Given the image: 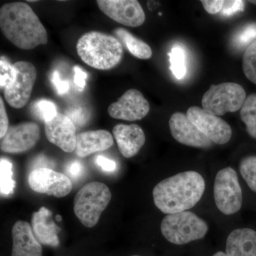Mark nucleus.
I'll return each mask as SVG.
<instances>
[{"mask_svg": "<svg viewBox=\"0 0 256 256\" xmlns=\"http://www.w3.org/2000/svg\"><path fill=\"white\" fill-rule=\"evenodd\" d=\"M150 110L149 102L137 89H129L110 104L108 112L111 118L127 121L140 120L146 117Z\"/></svg>", "mask_w": 256, "mask_h": 256, "instance_id": "obj_13", "label": "nucleus"}, {"mask_svg": "<svg viewBox=\"0 0 256 256\" xmlns=\"http://www.w3.org/2000/svg\"><path fill=\"white\" fill-rule=\"evenodd\" d=\"M98 6L106 16L124 26L137 28L146 21V14L136 0H98Z\"/></svg>", "mask_w": 256, "mask_h": 256, "instance_id": "obj_11", "label": "nucleus"}, {"mask_svg": "<svg viewBox=\"0 0 256 256\" xmlns=\"http://www.w3.org/2000/svg\"><path fill=\"white\" fill-rule=\"evenodd\" d=\"M9 120L2 98H0V138H2L9 129Z\"/></svg>", "mask_w": 256, "mask_h": 256, "instance_id": "obj_33", "label": "nucleus"}, {"mask_svg": "<svg viewBox=\"0 0 256 256\" xmlns=\"http://www.w3.org/2000/svg\"><path fill=\"white\" fill-rule=\"evenodd\" d=\"M169 126L173 138L181 144L202 149L213 146V142L182 112L172 114L170 117Z\"/></svg>", "mask_w": 256, "mask_h": 256, "instance_id": "obj_14", "label": "nucleus"}, {"mask_svg": "<svg viewBox=\"0 0 256 256\" xmlns=\"http://www.w3.org/2000/svg\"><path fill=\"white\" fill-rule=\"evenodd\" d=\"M244 6L245 2L242 0H226L224 1L223 8L220 13L224 16H232L240 12H244Z\"/></svg>", "mask_w": 256, "mask_h": 256, "instance_id": "obj_30", "label": "nucleus"}, {"mask_svg": "<svg viewBox=\"0 0 256 256\" xmlns=\"http://www.w3.org/2000/svg\"><path fill=\"white\" fill-rule=\"evenodd\" d=\"M44 132L47 140L64 152L76 150V128L66 114L58 112L54 118L44 122Z\"/></svg>", "mask_w": 256, "mask_h": 256, "instance_id": "obj_15", "label": "nucleus"}, {"mask_svg": "<svg viewBox=\"0 0 256 256\" xmlns=\"http://www.w3.org/2000/svg\"><path fill=\"white\" fill-rule=\"evenodd\" d=\"M114 34L120 40L124 42L128 50L131 54L140 60H149L152 56V50L146 42L133 36L127 30L122 28H118L114 30Z\"/></svg>", "mask_w": 256, "mask_h": 256, "instance_id": "obj_21", "label": "nucleus"}, {"mask_svg": "<svg viewBox=\"0 0 256 256\" xmlns=\"http://www.w3.org/2000/svg\"><path fill=\"white\" fill-rule=\"evenodd\" d=\"M14 78L4 88L5 100L11 107L20 109L26 106L31 97L37 73L34 66L28 62H16L13 64Z\"/></svg>", "mask_w": 256, "mask_h": 256, "instance_id": "obj_8", "label": "nucleus"}, {"mask_svg": "<svg viewBox=\"0 0 256 256\" xmlns=\"http://www.w3.org/2000/svg\"><path fill=\"white\" fill-rule=\"evenodd\" d=\"M56 220H58V222H62V216H60V214L56 216Z\"/></svg>", "mask_w": 256, "mask_h": 256, "instance_id": "obj_39", "label": "nucleus"}, {"mask_svg": "<svg viewBox=\"0 0 256 256\" xmlns=\"http://www.w3.org/2000/svg\"><path fill=\"white\" fill-rule=\"evenodd\" d=\"M112 134L119 151L126 158L136 156L146 141L142 128L136 124H116L112 129Z\"/></svg>", "mask_w": 256, "mask_h": 256, "instance_id": "obj_16", "label": "nucleus"}, {"mask_svg": "<svg viewBox=\"0 0 256 256\" xmlns=\"http://www.w3.org/2000/svg\"><path fill=\"white\" fill-rule=\"evenodd\" d=\"M67 116L72 120L75 126H82L86 120V117L80 109H76L72 110V112H68Z\"/></svg>", "mask_w": 256, "mask_h": 256, "instance_id": "obj_36", "label": "nucleus"}, {"mask_svg": "<svg viewBox=\"0 0 256 256\" xmlns=\"http://www.w3.org/2000/svg\"><path fill=\"white\" fill-rule=\"evenodd\" d=\"M0 28L4 36L21 50H33L48 43L46 28L28 3L3 5L0 9Z\"/></svg>", "mask_w": 256, "mask_h": 256, "instance_id": "obj_2", "label": "nucleus"}, {"mask_svg": "<svg viewBox=\"0 0 256 256\" xmlns=\"http://www.w3.org/2000/svg\"><path fill=\"white\" fill-rule=\"evenodd\" d=\"M201 2L208 14H216L222 11L224 1V0H203Z\"/></svg>", "mask_w": 256, "mask_h": 256, "instance_id": "obj_32", "label": "nucleus"}, {"mask_svg": "<svg viewBox=\"0 0 256 256\" xmlns=\"http://www.w3.org/2000/svg\"><path fill=\"white\" fill-rule=\"evenodd\" d=\"M239 170L248 186L256 193V156L242 158L239 164Z\"/></svg>", "mask_w": 256, "mask_h": 256, "instance_id": "obj_25", "label": "nucleus"}, {"mask_svg": "<svg viewBox=\"0 0 256 256\" xmlns=\"http://www.w3.org/2000/svg\"><path fill=\"white\" fill-rule=\"evenodd\" d=\"M242 70L246 78L256 85V40L246 47L244 52Z\"/></svg>", "mask_w": 256, "mask_h": 256, "instance_id": "obj_26", "label": "nucleus"}, {"mask_svg": "<svg viewBox=\"0 0 256 256\" xmlns=\"http://www.w3.org/2000/svg\"><path fill=\"white\" fill-rule=\"evenodd\" d=\"M246 98V92L240 84L222 82L210 86L204 94L202 105L204 110L220 117L240 110Z\"/></svg>", "mask_w": 256, "mask_h": 256, "instance_id": "obj_6", "label": "nucleus"}, {"mask_svg": "<svg viewBox=\"0 0 256 256\" xmlns=\"http://www.w3.org/2000/svg\"><path fill=\"white\" fill-rule=\"evenodd\" d=\"M216 206L225 215H232L242 208V192L236 170L230 166L220 170L214 184Z\"/></svg>", "mask_w": 256, "mask_h": 256, "instance_id": "obj_7", "label": "nucleus"}, {"mask_svg": "<svg viewBox=\"0 0 256 256\" xmlns=\"http://www.w3.org/2000/svg\"><path fill=\"white\" fill-rule=\"evenodd\" d=\"M186 116L197 128L213 143L224 144L232 137V127L218 116L210 114L201 108L192 106Z\"/></svg>", "mask_w": 256, "mask_h": 256, "instance_id": "obj_10", "label": "nucleus"}, {"mask_svg": "<svg viewBox=\"0 0 256 256\" xmlns=\"http://www.w3.org/2000/svg\"><path fill=\"white\" fill-rule=\"evenodd\" d=\"M12 256H42V247L34 235L31 225L18 220L13 226Z\"/></svg>", "mask_w": 256, "mask_h": 256, "instance_id": "obj_18", "label": "nucleus"}, {"mask_svg": "<svg viewBox=\"0 0 256 256\" xmlns=\"http://www.w3.org/2000/svg\"><path fill=\"white\" fill-rule=\"evenodd\" d=\"M212 256H228L226 255V252H216V254H214V255Z\"/></svg>", "mask_w": 256, "mask_h": 256, "instance_id": "obj_38", "label": "nucleus"}, {"mask_svg": "<svg viewBox=\"0 0 256 256\" xmlns=\"http://www.w3.org/2000/svg\"><path fill=\"white\" fill-rule=\"evenodd\" d=\"M248 2H249L252 3V4L256 5V0H255V1H248Z\"/></svg>", "mask_w": 256, "mask_h": 256, "instance_id": "obj_40", "label": "nucleus"}, {"mask_svg": "<svg viewBox=\"0 0 256 256\" xmlns=\"http://www.w3.org/2000/svg\"><path fill=\"white\" fill-rule=\"evenodd\" d=\"M170 70L178 80L186 75V54L182 47L175 46L169 53Z\"/></svg>", "mask_w": 256, "mask_h": 256, "instance_id": "obj_24", "label": "nucleus"}, {"mask_svg": "<svg viewBox=\"0 0 256 256\" xmlns=\"http://www.w3.org/2000/svg\"><path fill=\"white\" fill-rule=\"evenodd\" d=\"M114 137L106 130H89L77 134L76 154L86 158L98 152L105 151L114 144Z\"/></svg>", "mask_w": 256, "mask_h": 256, "instance_id": "obj_19", "label": "nucleus"}, {"mask_svg": "<svg viewBox=\"0 0 256 256\" xmlns=\"http://www.w3.org/2000/svg\"><path fill=\"white\" fill-rule=\"evenodd\" d=\"M228 256H256V232L252 228H237L230 232L226 242Z\"/></svg>", "mask_w": 256, "mask_h": 256, "instance_id": "obj_20", "label": "nucleus"}, {"mask_svg": "<svg viewBox=\"0 0 256 256\" xmlns=\"http://www.w3.org/2000/svg\"><path fill=\"white\" fill-rule=\"evenodd\" d=\"M240 116L249 136L256 139V94L248 96L240 108Z\"/></svg>", "mask_w": 256, "mask_h": 256, "instance_id": "obj_22", "label": "nucleus"}, {"mask_svg": "<svg viewBox=\"0 0 256 256\" xmlns=\"http://www.w3.org/2000/svg\"><path fill=\"white\" fill-rule=\"evenodd\" d=\"M28 185L34 192L62 198L72 190V182L67 175L50 168H36L28 175Z\"/></svg>", "mask_w": 256, "mask_h": 256, "instance_id": "obj_9", "label": "nucleus"}, {"mask_svg": "<svg viewBox=\"0 0 256 256\" xmlns=\"http://www.w3.org/2000/svg\"><path fill=\"white\" fill-rule=\"evenodd\" d=\"M163 236L171 244L184 245L204 238L208 226L204 220L191 212L168 214L160 226Z\"/></svg>", "mask_w": 256, "mask_h": 256, "instance_id": "obj_5", "label": "nucleus"}, {"mask_svg": "<svg viewBox=\"0 0 256 256\" xmlns=\"http://www.w3.org/2000/svg\"><path fill=\"white\" fill-rule=\"evenodd\" d=\"M52 80H53L55 87L56 88L57 92H58L60 95H63V94L68 92L69 89L68 82L62 80L60 78V73L56 72V70L54 72Z\"/></svg>", "mask_w": 256, "mask_h": 256, "instance_id": "obj_35", "label": "nucleus"}, {"mask_svg": "<svg viewBox=\"0 0 256 256\" xmlns=\"http://www.w3.org/2000/svg\"><path fill=\"white\" fill-rule=\"evenodd\" d=\"M80 60L98 70H110L124 58V48L117 38L99 32L84 34L76 44Z\"/></svg>", "mask_w": 256, "mask_h": 256, "instance_id": "obj_3", "label": "nucleus"}, {"mask_svg": "<svg viewBox=\"0 0 256 256\" xmlns=\"http://www.w3.org/2000/svg\"><path fill=\"white\" fill-rule=\"evenodd\" d=\"M96 164L100 168V169L107 172H112L117 168V164L114 160L108 159L104 156H98L95 159Z\"/></svg>", "mask_w": 256, "mask_h": 256, "instance_id": "obj_34", "label": "nucleus"}, {"mask_svg": "<svg viewBox=\"0 0 256 256\" xmlns=\"http://www.w3.org/2000/svg\"><path fill=\"white\" fill-rule=\"evenodd\" d=\"M75 76H74V82L76 85L78 86L80 89H84L86 86V79L87 78V74L82 70L78 66L74 68Z\"/></svg>", "mask_w": 256, "mask_h": 256, "instance_id": "obj_37", "label": "nucleus"}, {"mask_svg": "<svg viewBox=\"0 0 256 256\" xmlns=\"http://www.w3.org/2000/svg\"><path fill=\"white\" fill-rule=\"evenodd\" d=\"M140 256L134 255V256Z\"/></svg>", "mask_w": 256, "mask_h": 256, "instance_id": "obj_41", "label": "nucleus"}, {"mask_svg": "<svg viewBox=\"0 0 256 256\" xmlns=\"http://www.w3.org/2000/svg\"><path fill=\"white\" fill-rule=\"evenodd\" d=\"M16 182L13 178V165L9 160H0V192L2 196H10L14 192Z\"/></svg>", "mask_w": 256, "mask_h": 256, "instance_id": "obj_23", "label": "nucleus"}, {"mask_svg": "<svg viewBox=\"0 0 256 256\" xmlns=\"http://www.w3.org/2000/svg\"><path fill=\"white\" fill-rule=\"evenodd\" d=\"M52 213L42 206L32 216L31 227L36 240L41 244L50 247H58L60 242L58 234L60 228L52 220Z\"/></svg>", "mask_w": 256, "mask_h": 256, "instance_id": "obj_17", "label": "nucleus"}, {"mask_svg": "<svg viewBox=\"0 0 256 256\" xmlns=\"http://www.w3.org/2000/svg\"><path fill=\"white\" fill-rule=\"evenodd\" d=\"M111 197L110 188L105 184L92 182L84 185L74 198L76 216L86 227L95 226L110 203Z\"/></svg>", "mask_w": 256, "mask_h": 256, "instance_id": "obj_4", "label": "nucleus"}, {"mask_svg": "<svg viewBox=\"0 0 256 256\" xmlns=\"http://www.w3.org/2000/svg\"><path fill=\"white\" fill-rule=\"evenodd\" d=\"M40 138V126L34 122H22L11 126L1 138V150L10 154H20L30 150Z\"/></svg>", "mask_w": 256, "mask_h": 256, "instance_id": "obj_12", "label": "nucleus"}, {"mask_svg": "<svg viewBox=\"0 0 256 256\" xmlns=\"http://www.w3.org/2000/svg\"><path fill=\"white\" fill-rule=\"evenodd\" d=\"M256 40V24L247 25L237 34L234 38V42L239 47L248 46Z\"/></svg>", "mask_w": 256, "mask_h": 256, "instance_id": "obj_28", "label": "nucleus"}, {"mask_svg": "<svg viewBox=\"0 0 256 256\" xmlns=\"http://www.w3.org/2000/svg\"><path fill=\"white\" fill-rule=\"evenodd\" d=\"M34 110L35 111V114L38 116V118L44 122L52 120L58 114L55 104L52 101L44 99H41L35 102L34 105Z\"/></svg>", "mask_w": 256, "mask_h": 256, "instance_id": "obj_27", "label": "nucleus"}, {"mask_svg": "<svg viewBox=\"0 0 256 256\" xmlns=\"http://www.w3.org/2000/svg\"><path fill=\"white\" fill-rule=\"evenodd\" d=\"M14 70L13 66L10 64L4 56L0 58V87L4 88L10 85L14 78Z\"/></svg>", "mask_w": 256, "mask_h": 256, "instance_id": "obj_29", "label": "nucleus"}, {"mask_svg": "<svg viewBox=\"0 0 256 256\" xmlns=\"http://www.w3.org/2000/svg\"><path fill=\"white\" fill-rule=\"evenodd\" d=\"M205 188L204 180L200 173L183 172L160 182L153 188V200L162 213H180L196 206Z\"/></svg>", "mask_w": 256, "mask_h": 256, "instance_id": "obj_1", "label": "nucleus"}, {"mask_svg": "<svg viewBox=\"0 0 256 256\" xmlns=\"http://www.w3.org/2000/svg\"><path fill=\"white\" fill-rule=\"evenodd\" d=\"M67 174L73 180H78L84 174V168L79 161L70 162L66 168Z\"/></svg>", "mask_w": 256, "mask_h": 256, "instance_id": "obj_31", "label": "nucleus"}]
</instances>
